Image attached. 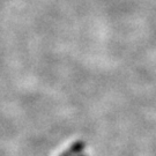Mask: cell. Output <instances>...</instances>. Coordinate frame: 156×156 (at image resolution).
<instances>
[{"instance_id":"6da1fadb","label":"cell","mask_w":156,"mask_h":156,"mask_svg":"<svg viewBox=\"0 0 156 156\" xmlns=\"http://www.w3.org/2000/svg\"><path fill=\"white\" fill-rule=\"evenodd\" d=\"M84 148H86V142L82 141V140H80V141H76L75 144H73V145L60 156H74V155H76V154H80Z\"/></svg>"}]
</instances>
